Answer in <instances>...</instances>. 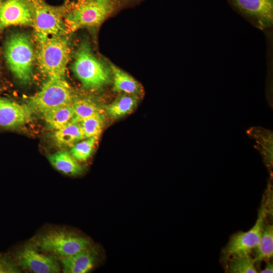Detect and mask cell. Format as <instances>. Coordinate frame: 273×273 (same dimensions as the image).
<instances>
[{"instance_id":"d6986e66","label":"cell","mask_w":273,"mask_h":273,"mask_svg":"<svg viewBox=\"0 0 273 273\" xmlns=\"http://www.w3.org/2000/svg\"><path fill=\"white\" fill-rule=\"evenodd\" d=\"M138 101L135 96L124 94L108 105L106 111L111 117L119 118L132 112L136 106Z\"/></svg>"},{"instance_id":"ba28073f","label":"cell","mask_w":273,"mask_h":273,"mask_svg":"<svg viewBox=\"0 0 273 273\" xmlns=\"http://www.w3.org/2000/svg\"><path fill=\"white\" fill-rule=\"evenodd\" d=\"M36 243L41 250L61 258L70 257L90 246L87 239L64 231L48 232L39 238Z\"/></svg>"},{"instance_id":"5b68a950","label":"cell","mask_w":273,"mask_h":273,"mask_svg":"<svg viewBox=\"0 0 273 273\" xmlns=\"http://www.w3.org/2000/svg\"><path fill=\"white\" fill-rule=\"evenodd\" d=\"M75 99L71 86L64 77H49L40 89L27 101L32 113L43 115L57 107L72 104Z\"/></svg>"},{"instance_id":"2e32d148","label":"cell","mask_w":273,"mask_h":273,"mask_svg":"<svg viewBox=\"0 0 273 273\" xmlns=\"http://www.w3.org/2000/svg\"><path fill=\"white\" fill-rule=\"evenodd\" d=\"M54 138L57 144L60 147H72L85 139L79 122L74 119L56 130Z\"/></svg>"},{"instance_id":"8fae6325","label":"cell","mask_w":273,"mask_h":273,"mask_svg":"<svg viewBox=\"0 0 273 273\" xmlns=\"http://www.w3.org/2000/svg\"><path fill=\"white\" fill-rule=\"evenodd\" d=\"M31 0H3L0 3V29L12 25H32Z\"/></svg>"},{"instance_id":"ac0fdd59","label":"cell","mask_w":273,"mask_h":273,"mask_svg":"<svg viewBox=\"0 0 273 273\" xmlns=\"http://www.w3.org/2000/svg\"><path fill=\"white\" fill-rule=\"evenodd\" d=\"M255 264L272 258L273 255V226L264 224L259 241L255 248Z\"/></svg>"},{"instance_id":"ffe728a7","label":"cell","mask_w":273,"mask_h":273,"mask_svg":"<svg viewBox=\"0 0 273 273\" xmlns=\"http://www.w3.org/2000/svg\"><path fill=\"white\" fill-rule=\"evenodd\" d=\"M225 270L231 273H256L255 262L250 254L232 257L224 263Z\"/></svg>"},{"instance_id":"7c38bea8","label":"cell","mask_w":273,"mask_h":273,"mask_svg":"<svg viewBox=\"0 0 273 273\" xmlns=\"http://www.w3.org/2000/svg\"><path fill=\"white\" fill-rule=\"evenodd\" d=\"M32 112L27 105L0 98V127L13 128L31 120Z\"/></svg>"},{"instance_id":"8992f818","label":"cell","mask_w":273,"mask_h":273,"mask_svg":"<svg viewBox=\"0 0 273 273\" xmlns=\"http://www.w3.org/2000/svg\"><path fill=\"white\" fill-rule=\"evenodd\" d=\"M35 38L39 44L53 36L67 34L64 6H51L44 0H31Z\"/></svg>"},{"instance_id":"5bb4252c","label":"cell","mask_w":273,"mask_h":273,"mask_svg":"<svg viewBox=\"0 0 273 273\" xmlns=\"http://www.w3.org/2000/svg\"><path fill=\"white\" fill-rule=\"evenodd\" d=\"M112 79H113V90L116 92L136 96L142 92L141 84L131 76L114 64H110Z\"/></svg>"},{"instance_id":"7a4b0ae2","label":"cell","mask_w":273,"mask_h":273,"mask_svg":"<svg viewBox=\"0 0 273 273\" xmlns=\"http://www.w3.org/2000/svg\"><path fill=\"white\" fill-rule=\"evenodd\" d=\"M72 68L83 87L87 89H100L112 79L110 65L96 57L86 41L81 42L77 49Z\"/></svg>"},{"instance_id":"d4e9b609","label":"cell","mask_w":273,"mask_h":273,"mask_svg":"<svg viewBox=\"0 0 273 273\" xmlns=\"http://www.w3.org/2000/svg\"><path fill=\"white\" fill-rule=\"evenodd\" d=\"M273 272V265L272 263H271L270 262L268 261L266 263L265 267L264 269L261 270L260 272L265 273V272Z\"/></svg>"},{"instance_id":"9a60e30c","label":"cell","mask_w":273,"mask_h":273,"mask_svg":"<svg viewBox=\"0 0 273 273\" xmlns=\"http://www.w3.org/2000/svg\"><path fill=\"white\" fill-rule=\"evenodd\" d=\"M52 165L61 172L69 175H77L83 171V167L66 151L57 152L48 156Z\"/></svg>"},{"instance_id":"44dd1931","label":"cell","mask_w":273,"mask_h":273,"mask_svg":"<svg viewBox=\"0 0 273 273\" xmlns=\"http://www.w3.org/2000/svg\"><path fill=\"white\" fill-rule=\"evenodd\" d=\"M72 107L74 114V119L78 122L101 113L98 106L87 98L75 99L72 103Z\"/></svg>"},{"instance_id":"603a6c76","label":"cell","mask_w":273,"mask_h":273,"mask_svg":"<svg viewBox=\"0 0 273 273\" xmlns=\"http://www.w3.org/2000/svg\"><path fill=\"white\" fill-rule=\"evenodd\" d=\"M97 138H89L72 146L70 154L76 160L84 161L92 155Z\"/></svg>"},{"instance_id":"277c9868","label":"cell","mask_w":273,"mask_h":273,"mask_svg":"<svg viewBox=\"0 0 273 273\" xmlns=\"http://www.w3.org/2000/svg\"><path fill=\"white\" fill-rule=\"evenodd\" d=\"M70 55L66 35L53 36L40 44L37 62L40 70L49 77H64Z\"/></svg>"},{"instance_id":"4fadbf2b","label":"cell","mask_w":273,"mask_h":273,"mask_svg":"<svg viewBox=\"0 0 273 273\" xmlns=\"http://www.w3.org/2000/svg\"><path fill=\"white\" fill-rule=\"evenodd\" d=\"M98 256L96 249L90 246L73 255L61 258V263L64 273H86L94 266Z\"/></svg>"},{"instance_id":"30bf717a","label":"cell","mask_w":273,"mask_h":273,"mask_svg":"<svg viewBox=\"0 0 273 273\" xmlns=\"http://www.w3.org/2000/svg\"><path fill=\"white\" fill-rule=\"evenodd\" d=\"M19 266L35 273H58L61 270L57 257L38 252L31 245H26L15 254Z\"/></svg>"},{"instance_id":"6da1fadb","label":"cell","mask_w":273,"mask_h":273,"mask_svg":"<svg viewBox=\"0 0 273 273\" xmlns=\"http://www.w3.org/2000/svg\"><path fill=\"white\" fill-rule=\"evenodd\" d=\"M145 0H72L64 6L68 31L82 28H96L119 11Z\"/></svg>"},{"instance_id":"e0dca14e","label":"cell","mask_w":273,"mask_h":273,"mask_svg":"<svg viewBox=\"0 0 273 273\" xmlns=\"http://www.w3.org/2000/svg\"><path fill=\"white\" fill-rule=\"evenodd\" d=\"M42 116L47 124L56 130L74 119L72 103L52 109L44 113Z\"/></svg>"},{"instance_id":"7402d4cb","label":"cell","mask_w":273,"mask_h":273,"mask_svg":"<svg viewBox=\"0 0 273 273\" xmlns=\"http://www.w3.org/2000/svg\"><path fill=\"white\" fill-rule=\"evenodd\" d=\"M79 123L85 139H98L102 131L104 119L101 113L86 118L81 120Z\"/></svg>"},{"instance_id":"9c48e42d","label":"cell","mask_w":273,"mask_h":273,"mask_svg":"<svg viewBox=\"0 0 273 273\" xmlns=\"http://www.w3.org/2000/svg\"><path fill=\"white\" fill-rule=\"evenodd\" d=\"M238 14L257 28L264 30L273 25V0H227Z\"/></svg>"},{"instance_id":"484cf974","label":"cell","mask_w":273,"mask_h":273,"mask_svg":"<svg viewBox=\"0 0 273 273\" xmlns=\"http://www.w3.org/2000/svg\"><path fill=\"white\" fill-rule=\"evenodd\" d=\"M3 0H0V3L3 1Z\"/></svg>"},{"instance_id":"52a82bcc","label":"cell","mask_w":273,"mask_h":273,"mask_svg":"<svg viewBox=\"0 0 273 273\" xmlns=\"http://www.w3.org/2000/svg\"><path fill=\"white\" fill-rule=\"evenodd\" d=\"M262 203L258 219L255 224L249 231L239 232L233 235L229 242L222 251V260L223 263L230 258L235 256L250 254L252 250L257 246L265 224V218L271 210L270 200L267 196L266 200Z\"/></svg>"},{"instance_id":"3957f363","label":"cell","mask_w":273,"mask_h":273,"mask_svg":"<svg viewBox=\"0 0 273 273\" xmlns=\"http://www.w3.org/2000/svg\"><path fill=\"white\" fill-rule=\"evenodd\" d=\"M5 56L15 77L22 82H29L34 61L33 44L29 36L23 33L11 35L6 43Z\"/></svg>"},{"instance_id":"cb8c5ba5","label":"cell","mask_w":273,"mask_h":273,"mask_svg":"<svg viewBox=\"0 0 273 273\" xmlns=\"http://www.w3.org/2000/svg\"><path fill=\"white\" fill-rule=\"evenodd\" d=\"M16 263L9 256L0 254V273L19 272Z\"/></svg>"}]
</instances>
